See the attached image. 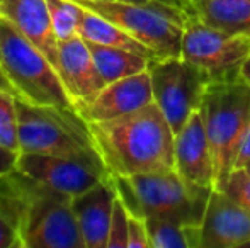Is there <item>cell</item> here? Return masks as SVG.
<instances>
[{"instance_id":"23","label":"cell","mask_w":250,"mask_h":248,"mask_svg":"<svg viewBox=\"0 0 250 248\" xmlns=\"http://www.w3.org/2000/svg\"><path fill=\"white\" fill-rule=\"evenodd\" d=\"M129 235V212L116 195L114 208H112L111 228H109L107 248H128Z\"/></svg>"},{"instance_id":"13","label":"cell","mask_w":250,"mask_h":248,"mask_svg":"<svg viewBox=\"0 0 250 248\" xmlns=\"http://www.w3.org/2000/svg\"><path fill=\"white\" fill-rule=\"evenodd\" d=\"M175 170L189 182L214 189V160L201 109L175 134Z\"/></svg>"},{"instance_id":"14","label":"cell","mask_w":250,"mask_h":248,"mask_svg":"<svg viewBox=\"0 0 250 248\" xmlns=\"http://www.w3.org/2000/svg\"><path fill=\"white\" fill-rule=\"evenodd\" d=\"M58 73L73 106L90 100L105 87L89 44L80 36L58 43Z\"/></svg>"},{"instance_id":"25","label":"cell","mask_w":250,"mask_h":248,"mask_svg":"<svg viewBox=\"0 0 250 248\" xmlns=\"http://www.w3.org/2000/svg\"><path fill=\"white\" fill-rule=\"evenodd\" d=\"M128 248H150L148 229H146L145 218L129 214V235Z\"/></svg>"},{"instance_id":"8","label":"cell","mask_w":250,"mask_h":248,"mask_svg":"<svg viewBox=\"0 0 250 248\" xmlns=\"http://www.w3.org/2000/svg\"><path fill=\"white\" fill-rule=\"evenodd\" d=\"M148 72L153 87V102L160 107L172 131L177 134L192 113L201 107L211 76L181 57L150 61Z\"/></svg>"},{"instance_id":"18","label":"cell","mask_w":250,"mask_h":248,"mask_svg":"<svg viewBox=\"0 0 250 248\" xmlns=\"http://www.w3.org/2000/svg\"><path fill=\"white\" fill-rule=\"evenodd\" d=\"M196 17L204 24L250 36V0H192Z\"/></svg>"},{"instance_id":"32","label":"cell","mask_w":250,"mask_h":248,"mask_svg":"<svg viewBox=\"0 0 250 248\" xmlns=\"http://www.w3.org/2000/svg\"><path fill=\"white\" fill-rule=\"evenodd\" d=\"M238 75H240V78L244 80V82H247L250 85V57L244 61V65H242L240 73H238Z\"/></svg>"},{"instance_id":"24","label":"cell","mask_w":250,"mask_h":248,"mask_svg":"<svg viewBox=\"0 0 250 248\" xmlns=\"http://www.w3.org/2000/svg\"><path fill=\"white\" fill-rule=\"evenodd\" d=\"M216 189L230 195L233 201H237L242 208L250 212V173H247L245 169L233 170L227 177V180Z\"/></svg>"},{"instance_id":"27","label":"cell","mask_w":250,"mask_h":248,"mask_svg":"<svg viewBox=\"0 0 250 248\" xmlns=\"http://www.w3.org/2000/svg\"><path fill=\"white\" fill-rule=\"evenodd\" d=\"M17 160H19V153L0 145V177L14 172L17 169Z\"/></svg>"},{"instance_id":"30","label":"cell","mask_w":250,"mask_h":248,"mask_svg":"<svg viewBox=\"0 0 250 248\" xmlns=\"http://www.w3.org/2000/svg\"><path fill=\"white\" fill-rule=\"evenodd\" d=\"M153 2L164 3V5L174 7L177 10L189 14V16H196V9H194V2L192 0H153Z\"/></svg>"},{"instance_id":"17","label":"cell","mask_w":250,"mask_h":248,"mask_svg":"<svg viewBox=\"0 0 250 248\" xmlns=\"http://www.w3.org/2000/svg\"><path fill=\"white\" fill-rule=\"evenodd\" d=\"M79 36L82 39H85L87 43H96V44H104V46H114V48L135 51V53L143 55V57H146L151 61L160 60L150 48H146L145 44H142L133 36H129L125 29H121L114 22L104 19L102 16L96 14L94 10L87 9V7H83V16L82 20H80Z\"/></svg>"},{"instance_id":"9","label":"cell","mask_w":250,"mask_h":248,"mask_svg":"<svg viewBox=\"0 0 250 248\" xmlns=\"http://www.w3.org/2000/svg\"><path fill=\"white\" fill-rule=\"evenodd\" d=\"M250 57V36L216 29L198 17L184 24L181 58L208 72L211 80L238 76Z\"/></svg>"},{"instance_id":"3","label":"cell","mask_w":250,"mask_h":248,"mask_svg":"<svg viewBox=\"0 0 250 248\" xmlns=\"http://www.w3.org/2000/svg\"><path fill=\"white\" fill-rule=\"evenodd\" d=\"M214 160V189L233 172L238 146L250 124V85L238 76L211 80L201 102Z\"/></svg>"},{"instance_id":"34","label":"cell","mask_w":250,"mask_h":248,"mask_svg":"<svg viewBox=\"0 0 250 248\" xmlns=\"http://www.w3.org/2000/svg\"><path fill=\"white\" fill-rule=\"evenodd\" d=\"M245 170H247V173H250V162L247 163V167H245Z\"/></svg>"},{"instance_id":"15","label":"cell","mask_w":250,"mask_h":248,"mask_svg":"<svg viewBox=\"0 0 250 248\" xmlns=\"http://www.w3.org/2000/svg\"><path fill=\"white\" fill-rule=\"evenodd\" d=\"M116 195L118 194L111 175L109 179L97 182L89 191L70 199L85 248H107Z\"/></svg>"},{"instance_id":"26","label":"cell","mask_w":250,"mask_h":248,"mask_svg":"<svg viewBox=\"0 0 250 248\" xmlns=\"http://www.w3.org/2000/svg\"><path fill=\"white\" fill-rule=\"evenodd\" d=\"M0 248H24L22 238L16 226L0 214Z\"/></svg>"},{"instance_id":"10","label":"cell","mask_w":250,"mask_h":248,"mask_svg":"<svg viewBox=\"0 0 250 248\" xmlns=\"http://www.w3.org/2000/svg\"><path fill=\"white\" fill-rule=\"evenodd\" d=\"M17 170L29 179L68 197L82 194L101 180L109 179L75 160L40 153H19Z\"/></svg>"},{"instance_id":"16","label":"cell","mask_w":250,"mask_h":248,"mask_svg":"<svg viewBox=\"0 0 250 248\" xmlns=\"http://www.w3.org/2000/svg\"><path fill=\"white\" fill-rule=\"evenodd\" d=\"M0 19L40 48L58 72V39L53 33L46 0H0Z\"/></svg>"},{"instance_id":"31","label":"cell","mask_w":250,"mask_h":248,"mask_svg":"<svg viewBox=\"0 0 250 248\" xmlns=\"http://www.w3.org/2000/svg\"><path fill=\"white\" fill-rule=\"evenodd\" d=\"M0 90H7V92L16 94V90H14L12 83L9 82V78H7L5 73L2 72V68H0ZM16 95H17V94H16Z\"/></svg>"},{"instance_id":"29","label":"cell","mask_w":250,"mask_h":248,"mask_svg":"<svg viewBox=\"0 0 250 248\" xmlns=\"http://www.w3.org/2000/svg\"><path fill=\"white\" fill-rule=\"evenodd\" d=\"M182 229L188 248H201V225H184Z\"/></svg>"},{"instance_id":"5","label":"cell","mask_w":250,"mask_h":248,"mask_svg":"<svg viewBox=\"0 0 250 248\" xmlns=\"http://www.w3.org/2000/svg\"><path fill=\"white\" fill-rule=\"evenodd\" d=\"M104 19L125 29L129 36L150 48L158 58L181 57L184 24L191 17L164 3H131L121 0H77Z\"/></svg>"},{"instance_id":"28","label":"cell","mask_w":250,"mask_h":248,"mask_svg":"<svg viewBox=\"0 0 250 248\" xmlns=\"http://www.w3.org/2000/svg\"><path fill=\"white\" fill-rule=\"evenodd\" d=\"M249 162H250V124H249V128L245 129V134L240 141V146H238V153H237V158H235L233 170L245 169Z\"/></svg>"},{"instance_id":"20","label":"cell","mask_w":250,"mask_h":248,"mask_svg":"<svg viewBox=\"0 0 250 248\" xmlns=\"http://www.w3.org/2000/svg\"><path fill=\"white\" fill-rule=\"evenodd\" d=\"M50 9L51 26L58 43L79 36L83 7L77 0H46Z\"/></svg>"},{"instance_id":"7","label":"cell","mask_w":250,"mask_h":248,"mask_svg":"<svg viewBox=\"0 0 250 248\" xmlns=\"http://www.w3.org/2000/svg\"><path fill=\"white\" fill-rule=\"evenodd\" d=\"M140 218H162L177 225H201L213 187L186 180L177 170L128 177Z\"/></svg>"},{"instance_id":"19","label":"cell","mask_w":250,"mask_h":248,"mask_svg":"<svg viewBox=\"0 0 250 248\" xmlns=\"http://www.w3.org/2000/svg\"><path fill=\"white\" fill-rule=\"evenodd\" d=\"M90 48V53L96 61V66L99 70L104 83L118 82L126 76L136 75L145 70H148L150 61L146 57L138 55L135 51L123 50V48L104 46V44L87 43Z\"/></svg>"},{"instance_id":"11","label":"cell","mask_w":250,"mask_h":248,"mask_svg":"<svg viewBox=\"0 0 250 248\" xmlns=\"http://www.w3.org/2000/svg\"><path fill=\"white\" fill-rule=\"evenodd\" d=\"M151 102H153L151 76L148 70H145L118 82L107 83L99 94H96L87 102L75 106V109L87 123H101L138 111Z\"/></svg>"},{"instance_id":"6","label":"cell","mask_w":250,"mask_h":248,"mask_svg":"<svg viewBox=\"0 0 250 248\" xmlns=\"http://www.w3.org/2000/svg\"><path fill=\"white\" fill-rule=\"evenodd\" d=\"M27 177V175H26ZM19 231L26 248H85L68 195L29 179Z\"/></svg>"},{"instance_id":"1","label":"cell","mask_w":250,"mask_h":248,"mask_svg":"<svg viewBox=\"0 0 250 248\" xmlns=\"http://www.w3.org/2000/svg\"><path fill=\"white\" fill-rule=\"evenodd\" d=\"M89 128L111 175L175 170V133L155 102Z\"/></svg>"},{"instance_id":"12","label":"cell","mask_w":250,"mask_h":248,"mask_svg":"<svg viewBox=\"0 0 250 248\" xmlns=\"http://www.w3.org/2000/svg\"><path fill=\"white\" fill-rule=\"evenodd\" d=\"M250 245V212L225 192L213 189L201 223V248Z\"/></svg>"},{"instance_id":"2","label":"cell","mask_w":250,"mask_h":248,"mask_svg":"<svg viewBox=\"0 0 250 248\" xmlns=\"http://www.w3.org/2000/svg\"><path fill=\"white\" fill-rule=\"evenodd\" d=\"M21 153L55 155L80 162L111 177L94 143L89 123L75 107L36 106L17 97Z\"/></svg>"},{"instance_id":"4","label":"cell","mask_w":250,"mask_h":248,"mask_svg":"<svg viewBox=\"0 0 250 248\" xmlns=\"http://www.w3.org/2000/svg\"><path fill=\"white\" fill-rule=\"evenodd\" d=\"M0 68L17 97L36 106L75 107L46 55L0 19Z\"/></svg>"},{"instance_id":"21","label":"cell","mask_w":250,"mask_h":248,"mask_svg":"<svg viewBox=\"0 0 250 248\" xmlns=\"http://www.w3.org/2000/svg\"><path fill=\"white\" fill-rule=\"evenodd\" d=\"M0 145L21 153L17 95L7 90H0Z\"/></svg>"},{"instance_id":"33","label":"cell","mask_w":250,"mask_h":248,"mask_svg":"<svg viewBox=\"0 0 250 248\" xmlns=\"http://www.w3.org/2000/svg\"><path fill=\"white\" fill-rule=\"evenodd\" d=\"M121 2H131V3H151L153 0H121Z\"/></svg>"},{"instance_id":"22","label":"cell","mask_w":250,"mask_h":248,"mask_svg":"<svg viewBox=\"0 0 250 248\" xmlns=\"http://www.w3.org/2000/svg\"><path fill=\"white\" fill-rule=\"evenodd\" d=\"M150 248H188L182 225L162 218H145Z\"/></svg>"}]
</instances>
